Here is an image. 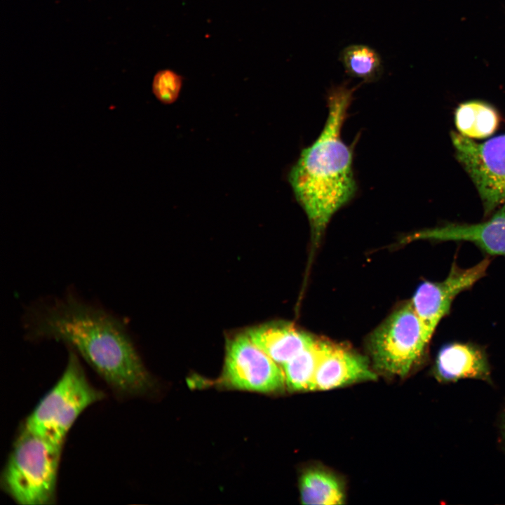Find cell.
<instances>
[{
    "label": "cell",
    "mask_w": 505,
    "mask_h": 505,
    "mask_svg": "<svg viewBox=\"0 0 505 505\" xmlns=\"http://www.w3.org/2000/svg\"><path fill=\"white\" fill-rule=\"evenodd\" d=\"M487 221L476 224L448 223L416 231L407 241H467L491 255L505 257V203Z\"/></svg>",
    "instance_id": "9c48e42d"
},
{
    "label": "cell",
    "mask_w": 505,
    "mask_h": 505,
    "mask_svg": "<svg viewBox=\"0 0 505 505\" xmlns=\"http://www.w3.org/2000/svg\"><path fill=\"white\" fill-rule=\"evenodd\" d=\"M22 325L28 339L67 344L119 393L140 394L150 385L125 321L73 292L29 304Z\"/></svg>",
    "instance_id": "6da1fadb"
},
{
    "label": "cell",
    "mask_w": 505,
    "mask_h": 505,
    "mask_svg": "<svg viewBox=\"0 0 505 505\" xmlns=\"http://www.w3.org/2000/svg\"><path fill=\"white\" fill-rule=\"evenodd\" d=\"M103 397L104 393L88 382L76 353L72 349L62 377L27 417L22 426L62 445L81 413Z\"/></svg>",
    "instance_id": "277c9868"
},
{
    "label": "cell",
    "mask_w": 505,
    "mask_h": 505,
    "mask_svg": "<svg viewBox=\"0 0 505 505\" xmlns=\"http://www.w3.org/2000/svg\"><path fill=\"white\" fill-rule=\"evenodd\" d=\"M356 89L344 83L329 90L324 127L317 139L302 149L288 173L294 195L309 220L314 244L319 241L333 215L357 191L353 147L341 137Z\"/></svg>",
    "instance_id": "7a4b0ae2"
},
{
    "label": "cell",
    "mask_w": 505,
    "mask_h": 505,
    "mask_svg": "<svg viewBox=\"0 0 505 505\" xmlns=\"http://www.w3.org/2000/svg\"><path fill=\"white\" fill-rule=\"evenodd\" d=\"M458 133L471 139H483L492 135L499 125V115L492 105L479 100L460 104L454 112Z\"/></svg>",
    "instance_id": "5bb4252c"
},
{
    "label": "cell",
    "mask_w": 505,
    "mask_h": 505,
    "mask_svg": "<svg viewBox=\"0 0 505 505\" xmlns=\"http://www.w3.org/2000/svg\"><path fill=\"white\" fill-rule=\"evenodd\" d=\"M183 78L177 72L165 69L156 73L152 83V93L163 105L175 102L181 93Z\"/></svg>",
    "instance_id": "e0dca14e"
},
{
    "label": "cell",
    "mask_w": 505,
    "mask_h": 505,
    "mask_svg": "<svg viewBox=\"0 0 505 505\" xmlns=\"http://www.w3.org/2000/svg\"><path fill=\"white\" fill-rule=\"evenodd\" d=\"M502 431H503L504 436L505 438V417H504V419L503 420V423H502Z\"/></svg>",
    "instance_id": "ac0fdd59"
},
{
    "label": "cell",
    "mask_w": 505,
    "mask_h": 505,
    "mask_svg": "<svg viewBox=\"0 0 505 505\" xmlns=\"http://www.w3.org/2000/svg\"><path fill=\"white\" fill-rule=\"evenodd\" d=\"M247 335L260 349L282 366L315 339L286 323H274L249 330Z\"/></svg>",
    "instance_id": "7c38bea8"
},
{
    "label": "cell",
    "mask_w": 505,
    "mask_h": 505,
    "mask_svg": "<svg viewBox=\"0 0 505 505\" xmlns=\"http://www.w3.org/2000/svg\"><path fill=\"white\" fill-rule=\"evenodd\" d=\"M455 156L465 170L488 215L505 203V134L477 142L452 132Z\"/></svg>",
    "instance_id": "8992f818"
},
{
    "label": "cell",
    "mask_w": 505,
    "mask_h": 505,
    "mask_svg": "<svg viewBox=\"0 0 505 505\" xmlns=\"http://www.w3.org/2000/svg\"><path fill=\"white\" fill-rule=\"evenodd\" d=\"M340 60L347 74L361 79L363 82H374L382 74V61L379 54L372 48L355 44L344 48Z\"/></svg>",
    "instance_id": "2e32d148"
},
{
    "label": "cell",
    "mask_w": 505,
    "mask_h": 505,
    "mask_svg": "<svg viewBox=\"0 0 505 505\" xmlns=\"http://www.w3.org/2000/svg\"><path fill=\"white\" fill-rule=\"evenodd\" d=\"M332 343L316 339L306 349L283 364L285 386L292 391H310L320 363Z\"/></svg>",
    "instance_id": "4fadbf2b"
},
{
    "label": "cell",
    "mask_w": 505,
    "mask_h": 505,
    "mask_svg": "<svg viewBox=\"0 0 505 505\" xmlns=\"http://www.w3.org/2000/svg\"><path fill=\"white\" fill-rule=\"evenodd\" d=\"M62 448L22 426L2 471L4 491L18 504H53Z\"/></svg>",
    "instance_id": "3957f363"
},
{
    "label": "cell",
    "mask_w": 505,
    "mask_h": 505,
    "mask_svg": "<svg viewBox=\"0 0 505 505\" xmlns=\"http://www.w3.org/2000/svg\"><path fill=\"white\" fill-rule=\"evenodd\" d=\"M440 383L475 379L492 383L491 370L485 350L470 342H450L439 349L432 369Z\"/></svg>",
    "instance_id": "30bf717a"
},
{
    "label": "cell",
    "mask_w": 505,
    "mask_h": 505,
    "mask_svg": "<svg viewBox=\"0 0 505 505\" xmlns=\"http://www.w3.org/2000/svg\"><path fill=\"white\" fill-rule=\"evenodd\" d=\"M222 379L230 387L260 393L285 387L281 366L255 344L247 333L228 343Z\"/></svg>",
    "instance_id": "52a82bcc"
},
{
    "label": "cell",
    "mask_w": 505,
    "mask_h": 505,
    "mask_svg": "<svg viewBox=\"0 0 505 505\" xmlns=\"http://www.w3.org/2000/svg\"><path fill=\"white\" fill-rule=\"evenodd\" d=\"M299 492L303 504H342L344 500L339 480L332 473L320 469H309L303 473L299 481Z\"/></svg>",
    "instance_id": "9a60e30c"
},
{
    "label": "cell",
    "mask_w": 505,
    "mask_h": 505,
    "mask_svg": "<svg viewBox=\"0 0 505 505\" xmlns=\"http://www.w3.org/2000/svg\"><path fill=\"white\" fill-rule=\"evenodd\" d=\"M490 263L486 258L466 269L453 263L443 281H426L417 287L410 302L431 335H433L439 323L449 314L457 295L471 288L486 274Z\"/></svg>",
    "instance_id": "ba28073f"
},
{
    "label": "cell",
    "mask_w": 505,
    "mask_h": 505,
    "mask_svg": "<svg viewBox=\"0 0 505 505\" xmlns=\"http://www.w3.org/2000/svg\"><path fill=\"white\" fill-rule=\"evenodd\" d=\"M432 336L410 301L371 335L370 351L375 367L391 375L408 376L422 361Z\"/></svg>",
    "instance_id": "5b68a950"
},
{
    "label": "cell",
    "mask_w": 505,
    "mask_h": 505,
    "mask_svg": "<svg viewBox=\"0 0 505 505\" xmlns=\"http://www.w3.org/2000/svg\"><path fill=\"white\" fill-rule=\"evenodd\" d=\"M367 360L353 351L332 344L322 358L310 391H323L358 382L374 380Z\"/></svg>",
    "instance_id": "8fae6325"
}]
</instances>
